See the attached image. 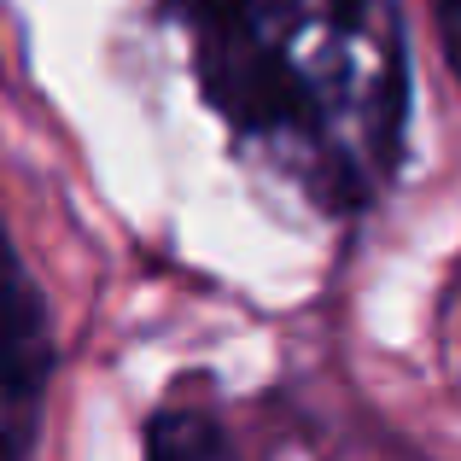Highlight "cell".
I'll use <instances>...</instances> for the list:
<instances>
[{
    "instance_id": "cell-1",
    "label": "cell",
    "mask_w": 461,
    "mask_h": 461,
    "mask_svg": "<svg viewBox=\"0 0 461 461\" xmlns=\"http://www.w3.org/2000/svg\"><path fill=\"white\" fill-rule=\"evenodd\" d=\"M204 112L321 216H362L409 152L397 0H164Z\"/></svg>"
},
{
    "instance_id": "cell-2",
    "label": "cell",
    "mask_w": 461,
    "mask_h": 461,
    "mask_svg": "<svg viewBox=\"0 0 461 461\" xmlns=\"http://www.w3.org/2000/svg\"><path fill=\"white\" fill-rule=\"evenodd\" d=\"M59 374L53 304L0 204V461H35Z\"/></svg>"
},
{
    "instance_id": "cell-3",
    "label": "cell",
    "mask_w": 461,
    "mask_h": 461,
    "mask_svg": "<svg viewBox=\"0 0 461 461\" xmlns=\"http://www.w3.org/2000/svg\"><path fill=\"white\" fill-rule=\"evenodd\" d=\"M140 461H240V444L222 409L193 380H181L140 420Z\"/></svg>"
},
{
    "instance_id": "cell-4",
    "label": "cell",
    "mask_w": 461,
    "mask_h": 461,
    "mask_svg": "<svg viewBox=\"0 0 461 461\" xmlns=\"http://www.w3.org/2000/svg\"><path fill=\"white\" fill-rule=\"evenodd\" d=\"M438 35H444V59L461 77V0H438Z\"/></svg>"
}]
</instances>
